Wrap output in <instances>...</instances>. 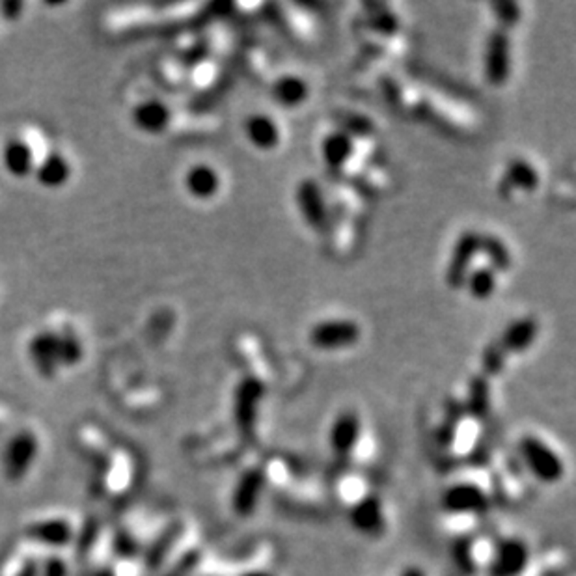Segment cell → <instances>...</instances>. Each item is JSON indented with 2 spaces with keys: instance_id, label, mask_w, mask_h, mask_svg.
<instances>
[{
  "instance_id": "obj_9",
  "label": "cell",
  "mask_w": 576,
  "mask_h": 576,
  "mask_svg": "<svg viewBox=\"0 0 576 576\" xmlns=\"http://www.w3.org/2000/svg\"><path fill=\"white\" fill-rule=\"evenodd\" d=\"M243 135L246 142L260 149V152H272L282 142L280 123L267 113H254L243 121Z\"/></svg>"
},
{
  "instance_id": "obj_10",
  "label": "cell",
  "mask_w": 576,
  "mask_h": 576,
  "mask_svg": "<svg viewBox=\"0 0 576 576\" xmlns=\"http://www.w3.org/2000/svg\"><path fill=\"white\" fill-rule=\"evenodd\" d=\"M349 521L362 536H379L387 526V515H384L380 498L375 495H366L355 500L349 511Z\"/></svg>"
},
{
  "instance_id": "obj_1",
  "label": "cell",
  "mask_w": 576,
  "mask_h": 576,
  "mask_svg": "<svg viewBox=\"0 0 576 576\" xmlns=\"http://www.w3.org/2000/svg\"><path fill=\"white\" fill-rule=\"evenodd\" d=\"M519 454L528 472L545 485H556L565 478V463L554 447L538 435H524L519 440Z\"/></svg>"
},
{
  "instance_id": "obj_28",
  "label": "cell",
  "mask_w": 576,
  "mask_h": 576,
  "mask_svg": "<svg viewBox=\"0 0 576 576\" xmlns=\"http://www.w3.org/2000/svg\"><path fill=\"white\" fill-rule=\"evenodd\" d=\"M116 550H118L120 556L131 558L137 554V543L133 541L131 536H125V533H121V536L116 538Z\"/></svg>"
},
{
  "instance_id": "obj_17",
  "label": "cell",
  "mask_w": 576,
  "mask_h": 576,
  "mask_svg": "<svg viewBox=\"0 0 576 576\" xmlns=\"http://www.w3.org/2000/svg\"><path fill=\"white\" fill-rule=\"evenodd\" d=\"M25 533L30 541L44 543L49 547H63L73 539L71 526L63 519H49V521L32 522L30 526H27Z\"/></svg>"
},
{
  "instance_id": "obj_14",
  "label": "cell",
  "mask_w": 576,
  "mask_h": 576,
  "mask_svg": "<svg viewBox=\"0 0 576 576\" xmlns=\"http://www.w3.org/2000/svg\"><path fill=\"white\" fill-rule=\"evenodd\" d=\"M183 183L192 198L211 200L221 192L222 178L219 174V170L213 168L211 164H195L187 170Z\"/></svg>"
},
{
  "instance_id": "obj_24",
  "label": "cell",
  "mask_w": 576,
  "mask_h": 576,
  "mask_svg": "<svg viewBox=\"0 0 576 576\" xmlns=\"http://www.w3.org/2000/svg\"><path fill=\"white\" fill-rule=\"evenodd\" d=\"M480 254H485L487 258V265L493 267L497 272H504L511 267V252L507 248V245L495 238V236H485L481 233V248Z\"/></svg>"
},
{
  "instance_id": "obj_15",
  "label": "cell",
  "mask_w": 576,
  "mask_h": 576,
  "mask_svg": "<svg viewBox=\"0 0 576 576\" xmlns=\"http://www.w3.org/2000/svg\"><path fill=\"white\" fill-rule=\"evenodd\" d=\"M271 96L276 103L286 106V109H296V106H301L308 99L310 87L301 75L284 73L272 82Z\"/></svg>"
},
{
  "instance_id": "obj_23",
  "label": "cell",
  "mask_w": 576,
  "mask_h": 576,
  "mask_svg": "<svg viewBox=\"0 0 576 576\" xmlns=\"http://www.w3.org/2000/svg\"><path fill=\"white\" fill-rule=\"evenodd\" d=\"M30 353L41 371H53L58 360V339L53 334H39L34 338Z\"/></svg>"
},
{
  "instance_id": "obj_22",
  "label": "cell",
  "mask_w": 576,
  "mask_h": 576,
  "mask_svg": "<svg viewBox=\"0 0 576 576\" xmlns=\"http://www.w3.org/2000/svg\"><path fill=\"white\" fill-rule=\"evenodd\" d=\"M262 387L255 380H245L238 392V420L243 428L250 430L255 416V403L260 399Z\"/></svg>"
},
{
  "instance_id": "obj_5",
  "label": "cell",
  "mask_w": 576,
  "mask_h": 576,
  "mask_svg": "<svg viewBox=\"0 0 576 576\" xmlns=\"http://www.w3.org/2000/svg\"><path fill=\"white\" fill-rule=\"evenodd\" d=\"M485 80L493 87H502L511 75V38L507 27H498L487 38L483 53Z\"/></svg>"
},
{
  "instance_id": "obj_27",
  "label": "cell",
  "mask_w": 576,
  "mask_h": 576,
  "mask_svg": "<svg viewBox=\"0 0 576 576\" xmlns=\"http://www.w3.org/2000/svg\"><path fill=\"white\" fill-rule=\"evenodd\" d=\"M170 543H172V536H164L161 541H157L152 550L147 552V567L155 569L166 556V550L170 548Z\"/></svg>"
},
{
  "instance_id": "obj_12",
  "label": "cell",
  "mask_w": 576,
  "mask_h": 576,
  "mask_svg": "<svg viewBox=\"0 0 576 576\" xmlns=\"http://www.w3.org/2000/svg\"><path fill=\"white\" fill-rule=\"evenodd\" d=\"M539 334V327L533 317H521L507 325L502 336L497 339V346L505 356L521 355L528 351Z\"/></svg>"
},
{
  "instance_id": "obj_29",
  "label": "cell",
  "mask_w": 576,
  "mask_h": 576,
  "mask_svg": "<svg viewBox=\"0 0 576 576\" xmlns=\"http://www.w3.org/2000/svg\"><path fill=\"white\" fill-rule=\"evenodd\" d=\"M41 576H68V567L60 558H49L44 565V574Z\"/></svg>"
},
{
  "instance_id": "obj_18",
  "label": "cell",
  "mask_w": 576,
  "mask_h": 576,
  "mask_svg": "<svg viewBox=\"0 0 576 576\" xmlns=\"http://www.w3.org/2000/svg\"><path fill=\"white\" fill-rule=\"evenodd\" d=\"M135 123L146 133H163L172 120L170 109L157 99L144 101L135 109Z\"/></svg>"
},
{
  "instance_id": "obj_3",
  "label": "cell",
  "mask_w": 576,
  "mask_h": 576,
  "mask_svg": "<svg viewBox=\"0 0 576 576\" xmlns=\"http://www.w3.org/2000/svg\"><path fill=\"white\" fill-rule=\"evenodd\" d=\"M362 329L356 321L347 317H332L319 321L308 332L310 344L319 351H341L358 344Z\"/></svg>"
},
{
  "instance_id": "obj_32",
  "label": "cell",
  "mask_w": 576,
  "mask_h": 576,
  "mask_svg": "<svg viewBox=\"0 0 576 576\" xmlns=\"http://www.w3.org/2000/svg\"><path fill=\"white\" fill-rule=\"evenodd\" d=\"M241 576H274V574L269 572V571H250V572H245Z\"/></svg>"
},
{
  "instance_id": "obj_25",
  "label": "cell",
  "mask_w": 576,
  "mask_h": 576,
  "mask_svg": "<svg viewBox=\"0 0 576 576\" xmlns=\"http://www.w3.org/2000/svg\"><path fill=\"white\" fill-rule=\"evenodd\" d=\"M70 176V166L60 155H46L38 163V178L47 187H60Z\"/></svg>"
},
{
  "instance_id": "obj_30",
  "label": "cell",
  "mask_w": 576,
  "mask_h": 576,
  "mask_svg": "<svg viewBox=\"0 0 576 576\" xmlns=\"http://www.w3.org/2000/svg\"><path fill=\"white\" fill-rule=\"evenodd\" d=\"M19 576H39V567L36 565V562H27L23 571L19 572Z\"/></svg>"
},
{
  "instance_id": "obj_19",
  "label": "cell",
  "mask_w": 576,
  "mask_h": 576,
  "mask_svg": "<svg viewBox=\"0 0 576 576\" xmlns=\"http://www.w3.org/2000/svg\"><path fill=\"white\" fill-rule=\"evenodd\" d=\"M498 276L500 272H497L490 265L472 267V271L464 279L463 289H466V293L476 298V301H488L498 289Z\"/></svg>"
},
{
  "instance_id": "obj_21",
  "label": "cell",
  "mask_w": 576,
  "mask_h": 576,
  "mask_svg": "<svg viewBox=\"0 0 576 576\" xmlns=\"http://www.w3.org/2000/svg\"><path fill=\"white\" fill-rule=\"evenodd\" d=\"M4 164L13 176H27L36 166L34 155L25 140H12L4 147Z\"/></svg>"
},
{
  "instance_id": "obj_8",
  "label": "cell",
  "mask_w": 576,
  "mask_h": 576,
  "mask_svg": "<svg viewBox=\"0 0 576 576\" xmlns=\"http://www.w3.org/2000/svg\"><path fill=\"white\" fill-rule=\"evenodd\" d=\"M362 438V420L355 411L339 413L329 431V444L334 457L349 459Z\"/></svg>"
},
{
  "instance_id": "obj_4",
  "label": "cell",
  "mask_w": 576,
  "mask_h": 576,
  "mask_svg": "<svg viewBox=\"0 0 576 576\" xmlns=\"http://www.w3.org/2000/svg\"><path fill=\"white\" fill-rule=\"evenodd\" d=\"M440 505L446 513L455 517H478L490 509V498L478 483L459 481L444 490Z\"/></svg>"
},
{
  "instance_id": "obj_26",
  "label": "cell",
  "mask_w": 576,
  "mask_h": 576,
  "mask_svg": "<svg viewBox=\"0 0 576 576\" xmlns=\"http://www.w3.org/2000/svg\"><path fill=\"white\" fill-rule=\"evenodd\" d=\"M468 403H471V411L476 416L488 411V387H485V382L481 379L472 380L471 397H468Z\"/></svg>"
},
{
  "instance_id": "obj_20",
  "label": "cell",
  "mask_w": 576,
  "mask_h": 576,
  "mask_svg": "<svg viewBox=\"0 0 576 576\" xmlns=\"http://www.w3.org/2000/svg\"><path fill=\"white\" fill-rule=\"evenodd\" d=\"M262 485H263V476L260 472H248L239 481L236 495H233V507H236V511L241 517H248L254 513L255 505H258Z\"/></svg>"
},
{
  "instance_id": "obj_31",
  "label": "cell",
  "mask_w": 576,
  "mask_h": 576,
  "mask_svg": "<svg viewBox=\"0 0 576 576\" xmlns=\"http://www.w3.org/2000/svg\"><path fill=\"white\" fill-rule=\"evenodd\" d=\"M399 576H425V572L418 565H409L407 569H403V572Z\"/></svg>"
},
{
  "instance_id": "obj_2",
  "label": "cell",
  "mask_w": 576,
  "mask_h": 576,
  "mask_svg": "<svg viewBox=\"0 0 576 576\" xmlns=\"http://www.w3.org/2000/svg\"><path fill=\"white\" fill-rule=\"evenodd\" d=\"M531 562L530 545L521 538H504L490 548L487 576H522Z\"/></svg>"
},
{
  "instance_id": "obj_13",
  "label": "cell",
  "mask_w": 576,
  "mask_h": 576,
  "mask_svg": "<svg viewBox=\"0 0 576 576\" xmlns=\"http://www.w3.org/2000/svg\"><path fill=\"white\" fill-rule=\"evenodd\" d=\"M539 172L530 161L522 157L511 159L505 166L504 178L500 181V192L504 196H509L511 192H533L539 187Z\"/></svg>"
},
{
  "instance_id": "obj_16",
  "label": "cell",
  "mask_w": 576,
  "mask_h": 576,
  "mask_svg": "<svg viewBox=\"0 0 576 576\" xmlns=\"http://www.w3.org/2000/svg\"><path fill=\"white\" fill-rule=\"evenodd\" d=\"M355 155V140L347 131H334L321 142V157L332 170L346 168Z\"/></svg>"
},
{
  "instance_id": "obj_11",
  "label": "cell",
  "mask_w": 576,
  "mask_h": 576,
  "mask_svg": "<svg viewBox=\"0 0 576 576\" xmlns=\"http://www.w3.org/2000/svg\"><path fill=\"white\" fill-rule=\"evenodd\" d=\"M296 207L306 226L315 231H323L329 219L325 196L313 179H306L296 187Z\"/></svg>"
},
{
  "instance_id": "obj_6",
  "label": "cell",
  "mask_w": 576,
  "mask_h": 576,
  "mask_svg": "<svg viewBox=\"0 0 576 576\" xmlns=\"http://www.w3.org/2000/svg\"><path fill=\"white\" fill-rule=\"evenodd\" d=\"M481 248V233L476 230H466L463 231L459 239L455 241L450 262H447L446 271V282L450 288H463L464 279L468 272L474 267V260L478 258Z\"/></svg>"
},
{
  "instance_id": "obj_7",
  "label": "cell",
  "mask_w": 576,
  "mask_h": 576,
  "mask_svg": "<svg viewBox=\"0 0 576 576\" xmlns=\"http://www.w3.org/2000/svg\"><path fill=\"white\" fill-rule=\"evenodd\" d=\"M38 455V440L32 433L21 431L6 446L3 455L4 474L10 481H19L27 476Z\"/></svg>"
}]
</instances>
